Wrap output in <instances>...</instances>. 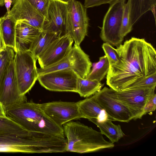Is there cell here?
Here are the masks:
<instances>
[{
	"mask_svg": "<svg viewBox=\"0 0 156 156\" xmlns=\"http://www.w3.org/2000/svg\"><path fill=\"white\" fill-rule=\"evenodd\" d=\"M114 49L119 62L109 65L106 84L115 90H128L143 79L156 73L155 49L144 38L132 37Z\"/></svg>",
	"mask_w": 156,
	"mask_h": 156,
	"instance_id": "cell-1",
	"label": "cell"
},
{
	"mask_svg": "<svg viewBox=\"0 0 156 156\" xmlns=\"http://www.w3.org/2000/svg\"><path fill=\"white\" fill-rule=\"evenodd\" d=\"M6 116L28 131L64 135L63 127L51 120L40 104L24 102L5 110Z\"/></svg>",
	"mask_w": 156,
	"mask_h": 156,
	"instance_id": "cell-2",
	"label": "cell"
},
{
	"mask_svg": "<svg viewBox=\"0 0 156 156\" xmlns=\"http://www.w3.org/2000/svg\"><path fill=\"white\" fill-rule=\"evenodd\" d=\"M63 128L67 140L66 151L85 153L114 147V143L105 139L101 132L80 122L70 121Z\"/></svg>",
	"mask_w": 156,
	"mask_h": 156,
	"instance_id": "cell-3",
	"label": "cell"
},
{
	"mask_svg": "<svg viewBox=\"0 0 156 156\" xmlns=\"http://www.w3.org/2000/svg\"><path fill=\"white\" fill-rule=\"evenodd\" d=\"M53 145L51 135L31 132L25 136L0 134V152L49 153Z\"/></svg>",
	"mask_w": 156,
	"mask_h": 156,
	"instance_id": "cell-4",
	"label": "cell"
},
{
	"mask_svg": "<svg viewBox=\"0 0 156 156\" xmlns=\"http://www.w3.org/2000/svg\"><path fill=\"white\" fill-rule=\"evenodd\" d=\"M92 64L89 56L74 44L64 58L57 62L44 68H37L38 76L50 72L62 69L73 70L79 77L85 79L90 73Z\"/></svg>",
	"mask_w": 156,
	"mask_h": 156,
	"instance_id": "cell-5",
	"label": "cell"
},
{
	"mask_svg": "<svg viewBox=\"0 0 156 156\" xmlns=\"http://www.w3.org/2000/svg\"><path fill=\"white\" fill-rule=\"evenodd\" d=\"M15 52L14 63L18 89L20 94L24 95L37 80V60L30 51Z\"/></svg>",
	"mask_w": 156,
	"mask_h": 156,
	"instance_id": "cell-6",
	"label": "cell"
},
{
	"mask_svg": "<svg viewBox=\"0 0 156 156\" xmlns=\"http://www.w3.org/2000/svg\"><path fill=\"white\" fill-rule=\"evenodd\" d=\"M66 22L64 34L68 35L80 45L87 35L89 19L87 8L79 1H67Z\"/></svg>",
	"mask_w": 156,
	"mask_h": 156,
	"instance_id": "cell-7",
	"label": "cell"
},
{
	"mask_svg": "<svg viewBox=\"0 0 156 156\" xmlns=\"http://www.w3.org/2000/svg\"><path fill=\"white\" fill-rule=\"evenodd\" d=\"M126 0H118L110 4L103 21L100 37L105 42L118 46L123 40L120 35L123 11Z\"/></svg>",
	"mask_w": 156,
	"mask_h": 156,
	"instance_id": "cell-8",
	"label": "cell"
},
{
	"mask_svg": "<svg viewBox=\"0 0 156 156\" xmlns=\"http://www.w3.org/2000/svg\"><path fill=\"white\" fill-rule=\"evenodd\" d=\"M94 95L111 121L128 122L134 119L130 109L115 97L112 88L105 87Z\"/></svg>",
	"mask_w": 156,
	"mask_h": 156,
	"instance_id": "cell-9",
	"label": "cell"
},
{
	"mask_svg": "<svg viewBox=\"0 0 156 156\" xmlns=\"http://www.w3.org/2000/svg\"><path fill=\"white\" fill-rule=\"evenodd\" d=\"M78 77L73 70L65 69L39 75L37 80L42 87L50 91L76 93Z\"/></svg>",
	"mask_w": 156,
	"mask_h": 156,
	"instance_id": "cell-10",
	"label": "cell"
},
{
	"mask_svg": "<svg viewBox=\"0 0 156 156\" xmlns=\"http://www.w3.org/2000/svg\"><path fill=\"white\" fill-rule=\"evenodd\" d=\"M40 105L45 114L57 125L62 127L72 120L82 118L78 102L56 101Z\"/></svg>",
	"mask_w": 156,
	"mask_h": 156,
	"instance_id": "cell-11",
	"label": "cell"
},
{
	"mask_svg": "<svg viewBox=\"0 0 156 156\" xmlns=\"http://www.w3.org/2000/svg\"><path fill=\"white\" fill-rule=\"evenodd\" d=\"M155 87L133 89L120 91L113 89L115 97L131 110L134 120L141 119L144 115V110L149 98L155 93Z\"/></svg>",
	"mask_w": 156,
	"mask_h": 156,
	"instance_id": "cell-12",
	"label": "cell"
},
{
	"mask_svg": "<svg viewBox=\"0 0 156 156\" xmlns=\"http://www.w3.org/2000/svg\"><path fill=\"white\" fill-rule=\"evenodd\" d=\"M27 100L26 95H21L19 90L13 59L9 66L4 80L0 87V101L6 110Z\"/></svg>",
	"mask_w": 156,
	"mask_h": 156,
	"instance_id": "cell-13",
	"label": "cell"
},
{
	"mask_svg": "<svg viewBox=\"0 0 156 156\" xmlns=\"http://www.w3.org/2000/svg\"><path fill=\"white\" fill-rule=\"evenodd\" d=\"M73 42L66 34L55 39L38 57L37 60L40 68H44L61 60L69 53Z\"/></svg>",
	"mask_w": 156,
	"mask_h": 156,
	"instance_id": "cell-14",
	"label": "cell"
},
{
	"mask_svg": "<svg viewBox=\"0 0 156 156\" xmlns=\"http://www.w3.org/2000/svg\"><path fill=\"white\" fill-rule=\"evenodd\" d=\"M9 15L16 22H24L41 31L47 21L27 0H16Z\"/></svg>",
	"mask_w": 156,
	"mask_h": 156,
	"instance_id": "cell-15",
	"label": "cell"
},
{
	"mask_svg": "<svg viewBox=\"0 0 156 156\" xmlns=\"http://www.w3.org/2000/svg\"><path fill=\"white\" fill-rule=\"evenodd\" d=\"M67 2L52 0L47 13V21L42 30L61 32L64 34L66 22Z\"/></svg>",
	"mask_w": 156,
	"mask_h": 156,
	"instance_id": "cell-16",
	"label": "cell"
},
{
	"mask_svg": "<svg viewBox=\"0 0 156 156\" xmlns=\"http://www.w3.org/2000/svg\"><path fill=\"white\" fill-rule=\"evenodd\" d=\"M41 31L25 23L17 21L15 27L14 52L30 51Z\"/></svg>",
	"mask_w": 156,
	"mask_h": 156,
	"instance_id": "cell-17",
	"label": "cell"
},
{
	"mask_svg": "<svg viewBox=\"0 0 156 156\" xmlns=\"http://www.w3.org/2000/svg\"><path fill=\"white\" fill-rule=\"evenodd\" d=\"M78 102L82 118L89 120L93 119L99 121L110 120L105 110L96 100L94 94Z\"/></svg>",
	"mask_w": 156,
	"mask_h": 156,
	"instance_id": "cell-18",
	"label": "cell"
},
{
	"mask_svg": "<svg viewBox=\"0 0 156 156\" xmlns=\"http://www.w3.org/2000/svg\"><path fill=\"white\" fill-rule=\"evenodd\" d=\"M89 121L96 125L102 134L106 136L113 143L118 142L125 135L120 126L113 124L111 120L99 121L96 119H93Z\"/></svg>",
	"mask_w": 156,
	"mask_h": 156,
	"instance_id": "cell-19",
	"label": "cell"
},
{
	"mask_svg": "<svg viewBox=\"0 0 156 156\" xmlns=\"http://www.w3.org/2000/svg\"><path fill=\"white\" fill-rule=\"evenodd\" d=\"M62 35L61 32L42 30L30 51L37 60L40 55L55 39Z\"/></svg>",
	"mask_w": 156,
	"mask_h": 156,
	"instance_id": "cell-20",
	"label": "cell"
},
{
	"mask_svg": "<svg viewBox=\"0 0 156 156\" xmlns=\"http://www.w3.org/2000/svg\"><path fill=\"white\" fill-rule=\"evenodd\" d=\"M16 23L7 12L0 18V28L5 44L6 47L13 49L15 47Z\"/></svg>",
	"mask_w": 156,
	"mask_h": 156,
	"instance_id": "cell-21",
	"label": "cell"
},
{
	"mask_svg": "<svg viewBox=\"0 0 156 156\" xmlns=\"http://www.w3.org/2000/svg\"><path fill=\"white\" fill-rule=\"evenodd\" d=\"M130 16L131 24L133 25L151 7L156 5V0H129Z\"/></svg>",
	"mask_w": 156,
	"mask_h": 156,
	"instance_id": "cell-22",
	"label": "cell"
},
{
	"mask_svg": "<svg viewBox=\"0 0 156 156\" xmlns=\"http://www.w3.org/2000/svg\"><path fill=\"white\" fill-rule=\"evenodd\" d=\"M102 87V84L97 80L83 79L78 76L76 93L81 97L87 98L100 90Z\"/></svg>",
	"mask_w": 156,
	"mask_h": 156,
	"instance_id": "cell-23",
	"label": "cell"
},
{
	"mask_svg": "<svg viewBox=\"0 0 156 156\" xmlns=\"http://www.w3.org/2000/svg\"><path fill=\"white\" fill-rule=\"evenodd\" d=\"M31 132L7 117H0V134L25 136Z\"/></svg>",
	"mask_w": 156,
	"mask_h": 156,
	"instance_id": "cell-24",
	"label": "cell"
},
{
	"mask_svg": "<svg viewBox=\"0 0 156 156\" xmlns=\"http://www.w3.org/2000/svg\"><path fill=\"white\" fill-rule=\"evenodd\" d=\"M109 65L105 55L100 57L98 62L92 64V68L85 78L100 82L107 75Z\"/></svg>",
	"mask_w": 156,
	"mask_h": 156,
	"instance_id": "cell-25",
	"label": "cell"
},
{
	"mask_svg": "<svg viewBox=\"0 0 156 156\" xmlns=\"http://www.w3.org/2000/svg\"><path fill=\"white\" fill-rule=\"evenodd\" d=\"M15 55L14 50L6 47L0 52V87L6 75L9 66Z\"/></svg>",
	"mask_w": 156,
	"mask_h": 156,
	"instance_id": "cell-26",
	"label": "cell"
},
{
	"mask_svg": "<svg viewBox=\"0 0 156 156\" xmlns=\"http://www.w3.org/2000/svg\"><path fill=\"white\" fill-rule=\"evenodd\" d=\"M133 26L130 22L129 2L128 0L127 3H125L124 8L120 32L121 37L124 38L132 31Z\"/></svg>",
	"mask_w": 156,
	"mask_h": 156,
	"instance_id": "cell-27",
	"label": "cell"
},
{
	"mask_svg": "<svg viewBox=\"0 0 156 156\" xmlns=\"http://www.w3.org/2000/svg\"><path fill=\"white\" fill-rule=\"evenodd\" d=\"M47 20V13L52 0H27Z\"/></svg>",
	"mask_w": 156,
	"mask_h": 156,
	"instance_id": "cell-28",
	"label": "cell"
},
{
	"mask_svg": "<svg viewBox=\"0 0 156 156\" xmlns=\"http://www.w3.org/2000/svg\"><path fill=\"white\" fill-rule=\"evenodd\" d=\"M156 73L143 79L128 89L156 87Z\"/></svg>",
	"mask_w": 156,
	"mask_h": 156,
	"instance_id": "cell-29",
	"label": "cell"
},
{
	"mask_svg": "<svg viewBox=\"0 0 156 156\" xmlns=\"http://www.w3.org/2000/svg\"><path fill=\"white\" fill-rule=\"evenodd\" d=\"M102 47L110 65L116 64L119 62L118 56L112 45L105 42L103 44Z\"/></svg>",
	"mask_w": 156,
	"mask_h": 156,
	"instance_id": "cell-30",
	"label": "cell"
},
{
	"mask_svg": "<svg viewBox=\"0 0 156 156\" xmlns=\"http://www.w3.org/2000/svg\"><path fill=\"white\" fill-rule=\"evenodd\" d=\"M156 108V94L155 93L148 99L144 110V115L147 114H151Z\"/></svg>",
	"mask_w": 156,
	"mask_h": 156,
	"instance_id": "cell-31",
	"label": "cell"
},
{
	"mask_svg": "<svg viewBox=\"0 0 156 156\" xmlns=\"http://www.w3.org/2000/svg\"><path fill=\"white\" fill-rule=\"evenodd\" d=\"M117 0H84L83 6L87 9L104 4H111Z\"/></svg>",
	"mask_w": 156,
	"mask_h": 156,
	"instance_id": "cell-32",
	"label": "cell"
},
{
	"mask_svg": "<svg viewBox=\"0 0 156 156\" xmlns=\"http://www.w3.org/2000/svg\"><path fill=\"white\" fill-rule=\"evenodd\" d=\"M6 47L5 44L0 28V52L4 50Z\"/></svg>",
	"mask_w": 156,
	"mask_h": 156,
	"instance_id": "cell-33",
	"label": "cell"
},
{
	"mask_svg": "<svg viewBox=\"0 0 156 156\" xmlns=\"http://www.w3.org/2000/svg\"><path fill=\"white\" fill-rule=\"evenodd\" d=\"M12 0H4V4L5 5L7 9V13H9L10 11L11 5L12 4Z\"/></svg>",
	"mask_w": 156,
	"mask_h": 156,
	"instance_id": "cell-34",
	"label": "cell"
},
{
	"mask_svg": "<svg viewBox=\"0 0 156 156\" xmlns=\"http://www.w3.org/2000/svg\"><path fill=\"white\" fill-rule=\"evenodd\" d=\"M0 117H7L5 110L2 104L0 101Z\"/></svg>",
	"mask_w": 156,
	"mask_h": 156,
	"instance_id": "cell-35",
	"label": "cell"
},
{
	"mask_svg": "<svg viewBox=\"0 0 156 156\" xmlns=\"http://www.w3.org/2000/svg\"><path fill=\"white\" fill-rule=\"evenodd\" d=\"M156 5H154L151 7L150 10L151 11L154 17L155 23H156V16H155V6Z\"/></svg>",
	"mask_w": 156,
	"mask_h": 156,
	"instance_id": "cell-36",
	"label": "cell"
},
{
	"mask_svg": "<svg viewBox=\"0 0 156 156\" xmlns=\"http://www.w3.org/2000/svg\"><path fill=\"white\" fill-rule=\"evenodd\" d=\"M4 0H0V7L3 5L4 4Z\"/></svg>",
	"mask_w": 156,
	"mask_h": 156,
	"instance_id": "cell-37",
	"label": "cell"
},
{
	"mask_svg": "<svg viewBox=\"0 0 156 156\" xmlns=\"http://www.w3.org/2000/svg\"><path fill=\"white\" fill-rule=\"evenodd\" d=\"M12 4L13 5L14 3L15 2V1H16V0H12Z\"/></svg>",
	"mask_w": 156,
	"mask_h": 156,
	"instance_id": "cell-38",
	"label": "cell"
},
{
	"mask_svg": "<svg viewBox=\"0 0 156 156\" xmlns=\"http://www.w3.org/2000/svg\"><path fill=\"white\" fill-rule=\"evenodd\" d=\"M64 0V1H67L69 0Z\"/></svg>",
	"mask_w": 156,
	"mask_h": 156,
	"instance_id": "cell-39",
	"label": "cell"
}]
</instances>
